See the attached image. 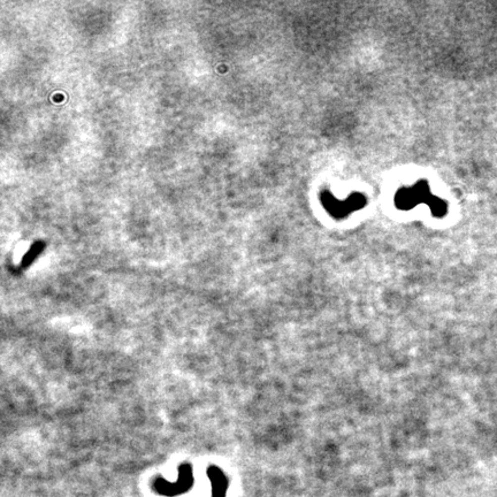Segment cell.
Segmentation results:
<instances>
[{"instance_id": "obj_1", "label": "cell", "mask_w": 497, "mask_h": 497, "mask_svg": "<svg viewBox=\"0 0 497 497\" xmlns=\"http://www.w3.org/2000/svg\"><path fill=\"white\" fill-rule=\"evenodd\" d=\"M422 201L431 206L432 213L435 216L441 218V216L447 214V209H448L447 204L440 198L431 195L428 184L424 181L418 182L412 188H406V189L404 188V189L399 190L395 198L397 207L400 209H410L415 205L422 203Z\"/></svg>"}, {"instance_id": "obj_2", "label": "cell", "mask_w": 497, "mask_h": 497, "mask_svg": "<svg viewBox=\"0 0 497 497\" xmlns=\"http://www.w3.org/2000/svg\"><path fill=\"white\" fill-rule=\"evenodd\" d=\"M195 484L194 471L191 465L183 464L179 467V477L174 482L166 481L164 478L158 477L152 482V488L158 495L165 497H176L186 494L193 488Z\"/></svg>"}, {"instance_id": "obj_3", "label": "cell", "mask_w": 497, "mask_h": 497, "mask_svg": "<svg viewBox=\"0 0 497 497\" xmlns=\"http://www.w3.org/2000/svg\"><path fill=\"white\" fill-rule=\"evenodd\" d=\"M207 477L211 482L212 497H226L228 489V479L225 473L216 466L207 468Z\"/></svg>"}]
</instances>
